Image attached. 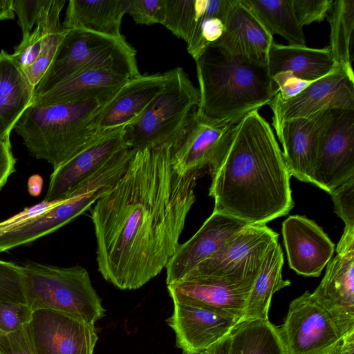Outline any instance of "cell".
<instances>
[{"label": "cell", "mask_w": 354, "mask_h": 354, "mask_svg": "<svg viewBox=\"0 0 354 354\" xmlns=\"http://www.w3.org/2000/svg\"><path fill=\"white\" fill-rule=\"evenodd\" d=\"M201 171L180 172L172 144L134 149L91 213L98 270L106 281L136 290L166 268L180 245Z\"/></svg>", "instance_id": "1"}, {"label": "cell", "mask_w": 354, "mask_h": 354, "mask_svg": "<svg viewBox=\"0 0 354 354\" xmlns=\"http://www.w3.org/2000/svg\"><path fill=\"white\" fill-rule=\"evenodd\" d=\"M209 169L213 212L247 224H266L294 207L283 153L258 110L234 124Z\"/></svg>", "instance_id": "2"}, {"label": "cell", "mask_w": 354, "mask_h": 354, "mask_svg": "<svg viewBox=\"0 0 354 354\" xmlns=\"http://www.w3.org/2000/svg\"><path fill=\"white\" fill-rule=\"evenodd\" d=\"M203 116L215 120H239L269 105L276 87L267 65L254 64L210 46L196 61Z\"/></svg>", "instance_id": "3"}, {"label": "cell", "mask_w": 354, "mask_h": 354, "mask_svg": "<svg viewBox=\"0 0 354 354\" xmlns=\"http://www.w3.org/2000/svg\"><path fill=\"white\" fill-rule=\"evenodd\" d=\"M113 97L51 105L31 104L14 127L30 154L55 169L106 131L95 124Z\"/></svg>", "instance_id": "4"}, {"label": "cell", "mask_w": 354, "mask_h": 354, "mask_svg": "<svg viewBox=\"0 0 354 354\" xmlns=\"http://www.w3.org/2000/svg\"><path fill=\"white\" fill-rule=\"evenodd\" d=\"M21 266L26 304L32 310H50L94 325L105 315L87 270L28 262Z\"/></svg>", "instance_id": "5"}, {"label": "cell", "mask_w": 354, "mask_h": 354, "mask_svg": "<svg viewBox=\"0 0 354 354\" xmlns=\"http://www.w3.org/2000/svg\"><path fill=\"white\" fill-rule=\"evenodd\" d=\"M67 30L53 61L35 88L34 99L86 71H110L130 79L140 75L136 51L124 36L116 38L83 30Z\"/></svg>", "instance_id": "6"}, {"label": "cell", "mask_w": 354, "mask_h": 354, "mask_svg": "<svg viewBox=\"0 0 354 354\" xmlns=\"http://www.w3.org/2000/svg\"><path fill=\"white\" fill-rule=\"evenodd\" d=\"M162 91L135 122L124 127L131 149L156 147L174 142L191 114L197 109L199 91L181 67L168 71Z\"/></svg>", "instance_id": "7"}, {"label": "cell", "mask_w": 354, "mask_h": 354, "mask_svg": "<svg viewBox=\"0 0 354 354\" xmlns=\"http://www.w3.org/2000/svg\"><path fill=\"white\" fill-rule=\"evenodd\" d=\"M125 170L124 164L111 159L66 198L42 214L0 233V252L27 244L56 231L84 213L104 196Z\"/></svg>", "instance_id": "8"}, {"label": "cell", "mask_w": 354, "mask_h": 354, "mask_svg": "<svg viewBox=\"0 0 354 354\" xmlns=\"http://www.w3.org/2000/svg\"><path fill=\"white\" fill-rule=\"evenodd\" d=\"M278 238V234L266 224H248L184 279L209 277L232 283L254 281Z\"/></svg>", "instance_id": "9"}, {"label": "cell", "mask_w": 354, "mask_h": 354, "mask_svg": "<svg viewBox=\"0 0 354 354\" xmlns=\"http://www.w3.org/2000/svg\"><path fill=\"white\" fill-rule=\"evenodd\" d=\"M277 328L286 354H333L343 339L330 314L308 291L290 303Z\"/></svg>", "instance_id": "10"}, {"label": "cell", "mask_w": 354, "mask_h": 354, "mask_svg": "<svg viewBox=\"0 0 354 354\" xmlns=\"http://www.w3.org/2000/svg\"><path fill=\"white\" fill-rule=\"evenodd\" d=\"M336 252L311 293L330 314L344 337L354 331V232L344 230Z\"/></svg>", "instance_id": "11"}, {"label": "cell", "mask_w": 354, "mask_h": 354, "mask_svg": "<svg viewBox=\"0 0 354 354\" xmlns=\"http://www.w3.org/2000/svg\"><path fill=\"white\" fill-rule=\"evenodd\" d=\"M322 138L310 183L330 194L354 177V110H332Z\"/></svg>", "instance_id": "12"}, {"label": "cell", "mask_w": 354, "mask_h": 354, "mask_svg": "<svg viewBox=\"0 0 354 354\" xmlns=\"http://www.w3.org/2000/svg\"><path fill=\"white\" fill-rule=\"evenodd\" d=\"M27 328L35 354H93L98 339L94 325L50 310L33 311Z\"/></svg>", "instance_id": "13"}, {"label": "cell", "mask_w": 354, "mask_h": 354, "mask_svg": "<svg viewBox=\"0 0 354 354\" xmlns=\"http://www.w3.org/2000/svg\"><path fill=\"white\" fill-rule=\"evenodd\" d=\"M167 322L183 354H200L227 337L242 321L225 311L194 304L173 302Z\"/></svg>", "instance_id": "14"}, {"label": "cell", "mask_w": 354, "mask_h": 354, "mask_svg": "<svg viewBox=\"0 0 354 354\" xmlns=\"http://www.w3.org/2000/svg\"><path fill=\"white\" fill-rule=\"evenodd\" d=\"M269 105L272 122L306 117L326 110H354V77L337 67L291 99L283 101L275 94Z\"/></svg>", "instance_id": "15"}, {"label": "cell", "mask_w": 354, "mask_h": 354, "mask_svg": "<svg viewBox=\"0 0 354 354\" xmlns=\"http://www.w3.org/2000/svg\"><path fill=\"white\" fill-rule=\"evenodd\" d=\"M332 117V110H326L306 117L272 122L290 176L310 183L320 142Z\"/></svg>", "instance_id": "16"}, {"label": "cell", "mask_w": 354, "mask_h": 354, "mask_svg": "<svg viewBox=\"0 0 354 354\" xmlns=\"http://www.w3.org/2000/svg\"><path fill=\"white\" fill-rule=\"evenodd\" d=\"M240 120H210L196 109L172 145L176 168L181 173L210 168L229 131Z\"/></svg>", "instance_id": "17"}, {"label": "cell", "mask_w": 354, "mask_h": 354, "mask_svg": "<svg viewBox=\"0 0 354 354\" xmlns=\"http://www.w3.org/2000/svg\"><path fill=\"white\" fill-rule=\"evenodd\" d=\"M124 127L105 132L97 140L53 169L45 201L53 202L71 195L116 154L129 148Z\"/></svg>", "instance_id": "18"}, {"label": "cell", "mask_w": 354, "mask_h": 354, "mask_svg": "<svg viewBox=\"0 0 354 354\" xmlns=\"http://www.w3.org/2000/svg\"><path fill=\"white\" fill-rule=\"evenodd\" d=\"M281 231L290 268L302 276L319 277L335 249L322 228L306 216L292 215L282 223Z\"/></svg>", "instance_id": "19"}, {"label": "cell", "mask_w": 354, "mask_h": 354, "mask_svg": "<svg viewBox=\"0 0 354 354\" xmlns=\"http://www.w3.org/2000/svg\"><path fill=\"white\" fill-rule=\"evenodd\" d=\"M245 222L213 212L201 228L180 244L167 266V285L183 279L198 264L216 253Z\"/></svg>", "instance_id": "20"}, {"label": "cell", "mask_w": 354, "mask_h": 354, "mask_svg": "<svg viewBox=\"0 0 354 354\" xmlns=\"http://www.w3.org/2000/svg\"><path fill=\"white\" fill-rule=\"evenodd\" d=\"M273 41V37L241 0H231L223 33L210 46L252 63L267 65L269 49Z\"/></svg>", "instance_id": "21"}, {"label": "cell", "mask_w": 354, "mask_h": 354, "mask_svg": "<svg viewBox=\"0 0 354 354\" xmlns=\"http://www.w3.org/2000/svg\"><path fill=\"white\" fill-rule=\"evenodd\" d=\"M168 77L167 71L129 79L98 114L95 127L106 131L137 121L165 88Z\"/></svg>", "instance_id": "22"}, {"label": "cell", "mask_w": 354, "mask_h": 354, "mask_svg": "<svg viewBox=\"0 0 354 354\" xmlns=\"http://www.w3.org/2000/svg\"><path fill=\"white\" fill-rule=\"evenodd\" d=\"M254 281L232 283L209 277L188 278L167 285V290L173 302L214 308L233 315L243 322Z\"/></svg>", "instance_id": "23"}, {"label": "cell", "mask_w": 354, "mask_h": 354, "mask_svg": "<svg viewBox=\"0 0 354 354\" xmlns=\"http://www.w3.org/2000/svg\"><path fill=\"white\" fill-rule=\"evenodd\" d=\"M35 86L12 55L0 52V140L10 141L11 131L33 102Z\"/></svg>", "instance_id": "24"}, {"label": "cell", "mask_w": 354, "mask_h": 354, "mask_svg": "<svg viewBox=\"0 0 354 354\" xmlns=\"http://www.w3.org/2000/svg\"><path fill=\"white\" fill-rule=\"evenodd\" d=\"M129 79L106 70L80 72L34 99L32 104L46 106L113 97Z\"/></svg>", "instance_id": "25"}, {"label": "cell", "mask_w": 354, "mask_h": 354, "mask_svg": "<svg viewBox=\"0 0 354 354\" xmlns=\"http://www.w3.org/2000/svg\"><path fill=\"white\" fill-rule=\"evenodd\" d=\"M267 67L270 77L283 72L297 77L315 81L333 72L335 66L328 47L313 48L306 46H291L272 43Z\"/></svg>", "instance_id": "26"}, {"label": "cell", "mask_w": 354, "mask_h": 354, "mask_svg": "<svg viewBox=\"0 0 354 354\" xmlns=\"http://www.w3.org/2000/svg\"><path fill=\"white\" fill-rule=\"evenodd\" d=\"M127 0H70L62 27L120 38Z\"/></svg>", "instance_id": "27"}, {"label": "cell", "mask_w": 354, "mask_h": 354, "mask_svg": "<svg viewBox=\"0 0 354 354\" xmlns=\"http://www.w3.org/2000/svg\"><path fill=\"white\" fill-rule=\"evenodd\" d=\"M283 254L279 242L267 253L260 271L250 290L243 321L268 319V311L273 295L289 286L290 281L282 277Z\"/></svg>", "instance_id": "28"}, {"label": "cell", "mask_w": 354, "mask_h": 354, "mask_svg": "<svg viewBox=\"0 0 354 354\" xmlns=\"http://www.w3.org/2000/svg\"><path fill=\"white\" fill-rule=\"evenodd\" d=\"M263 28L278 35L291 46H306L303 28L297 21L292 0H241Z\"/></svg>", "instance_id": "29"}, {"label": "cell", "mask_w": 354, "mask_h": 354, "mask_svg": "<svg viewBox=\"0 0 354 354\" xmlns=\"http://www.w3.org/2000/svg\"><path fill=\"white\" fill-rule=\"evenodd\" d=\"M230 354H286L277 326L268 319L241 322L230 335Z\"/></svg>", "instance_id": "30"}, {"label": "cell", "mask_w": 354, "mask_h": 354, "mask_svg": "<svg viewBox=\"0 0 354 354\" xmlns=\"http://www.w3.org/2000/svg\"><path fill=\"white\" fill-rule=\"evenodd\" d=\"M330 24L328 46L335 66L354 77L352 41L354 29V0H335L328 14Z\"/></svg>", "instance_id": "31"}, {"label": "cell", "mask_w": 354, "mask_h": 354, "mask_svg": "<svg viewBox=\"0 0 354 354\" xmlns=\"http://www.w3.org/2000/svg\"><path fill=\"white\" fill-rule=\"evenodd\" d=\"M231 0H197L196 19L187 50L196 61L223 35Z\"/></svg>", "instance_id": "32"}, {"label": "cell", "mask_w": 354, "mask_h": 354, "mask_svg": "<svg viewBox=\"0 0 354 354\" xmlns=\"http://www.w3.org/2000/svg\"><path fill=\"white\" fill-rule=\"evenodd\" d=\"M196 18V0H165L162 25L187 44L192 36Z\"/></svg>", "instance_id": "33"}, {"label": "cell", "mask_w": 354, "mask_h": 354, "mask_svg": "<svg viewBox=\"0 0 354 354\" xmlns=\"http://www.w3.org/2000/svg\"><path fill=\"white\" fill-rule=\"evenodd\" d=\"M67 30V29L63 28L60 31L46 35L44 38L41 49L37 59L24 70L29 81L35 88L53 61Z\"/></svg>", "instance_id": "34"}, {"label": "cell", "mask_w": 354, "mask_h": 354, "mask_svg": "<svg viewBox=\"0 0 354 354\" xmlns=\"http://www.w3.org/2000/svg\"><path fill=\"white\" fill-rule=\"evenodd\" d=\"M0 301L27 304L21 266L0 260Z\"/></svg>", "instance_id": "35"}, {"label": "cell", "mask_w": 354, "mask_h": 354, "mask_svg": "<svg viewBox=\"0 0 354 354\" xmlns=\"http://www.w3.org/2000/svg\"><path fill=\"white\" fill-rule=\"evenodd\" d=\"M127 13L138 24L162 25L165 0H127Z\"/></svg>", "instance_id": "36"}, {"label": "cell", "mask_w": 354, "mask_h": 354, "mask_svg": "<svg viewBox=\"0 0 354 354\" xmlns=\"http://www.w3.org/2000/svg\"><path fill=\"white\" fill-rule=\"evenodd\" d=\"M33 311L26 304L0 301V331L8 334L28 324Z\"/></svg>", "instance_id": "37"}, {"label": "cell", "mask_w": 354, "mask_h": 354, "mask_svg": "<svg viewBox=\"0 0 354 354\" xmlns=\"http://www.w3.org/2000/svg\"><path fill=\"white\" fill-rule=\"evenodd\" d=\"M335 211L345 224L344 229L354 231V177L331 194Z\"/></svg>", "instance_id": "38"}, {"label": "cell", "mask_w": 354, "mask_h": 354, "mask_svg": "<svg viewBox=\"0 0 354 354\" xmlns=\"http://www.w3.org/2000/svg\"><path fill=\"white\" fill-rule=\"evenodd\" d=\"M334 0H292L295 17L304 27L322 21L328 14Z\"/></svg>", "instance_id": "39"}, {"label": "cell", "mask_w": 354, "mask_h": 354, "mask_svg": "<svg viewBox=\"0 0 354 354\" xmlns=\"http://www.w3.org/2000/svg\"><path fill=\"white\" fill-rule=\"evenodd\" d=\"M45 37L35 28L26 39L21 40L20 44L15 48L12 56L24 70L32 64L37 59Z\"/></svg>", "instance_id": "40"}, {"label": "cell", "mask_w": 354, "mask_h": 354, "mask_svg": "<svg viewBox=\"0 0 354 354\" xmlns=\"http://www.w3.org/2000/svg\"><path fill=\"white\" fill-rule=\"evenodd\" d=\"M44 0H12V10L18 17L21 28L22 40L26 39L36 23Z\"/></svg>", "instance_id": "41"}, {"label": "cell", "mask_w": 354, "mask_h": 354, "mask_svg": "<svg viewBox=\"0 0 354 354\" xmlns=\"http://www.w3.org/2000/svg\"><path fill=\"white\" fill-rule=\"evenodd\" d=\"M271 78L277 91L276 95L283 101L297 96L314 82L297 77L288 71L278 73Z\"/></svg>", "instance_id": "42"}, {"label": "cell", "mask_w": 354, "mask_h": 354, "mask_svg": "<svg viewBox=\"0 0 354 354\" xmlns=\"http://www.w3.org/2000/svg\"><path fill=\"white\" fill-rule=\"evenodd\" d=\"M56 201L48 202L45 200L30 207L25 208L22 212L0 223V233L13 229L30 220L53 206Z\"/></svg>", "instance_id": "43"}, {"label": "cell", "mask_w": 354, "mask_h": 354, "mask_svg": "<svg viewBox=\"0 0 354 354\" xmlns=\"http://www.w3.org/2000/svg\"><path fill=\"white\" fill-rule=\"evenodd\" d=\"M6 354H35L28 332L27 324L6 334Z\"/></svg>", "instance_id": "44"}, {"label": "cell", "mask_w": 354, "mask_h": 354, "mask_svg": "<svg viewBox=\"0 0 354 354\" xmlns=\"http://www.w3.org/2000/svg\"><path fill=\"white\" fill-rule=\"evenodd\" d=\"M16 160L12 154L10 141L0 140V189L15 171Z\"/></svg>", "instance_id": "45"}, {"label": "cell", "mask_w": 354, "mask_h": 354, "mask_svg": "<svg viewBox=\"0 0 354 354\" xmlns=\"http://www.w3.org/2000/svg\"><path fill=\"white\" fill-rule=\"evenodd\" d=\"M333 354H354V331L343 337Z\"/></svg>", "instance_id": "46"}, {"label": "cell", "mask_w": 354, "mask_h": 354, "mask_svg": "<svg viewBox=\"0 0 354 354\" xmlns=\"http://www.w3.org/2000/svg\"><path fill=\"white\" fill-rule=\"evenodd\" d=\"M43 179L38 174L31 176L28 180V191L32 196H37L41 192Z\"/></svg>", "instance_id": "47"}, {"label": "cell", "mask_w": 354, "mask_h": 354, "mask_svg": "<svg viewBox=\"0 0 354 354\" xmlns=\"http://www.w3.org/2000/svg\"><path fill=\"white\" fill-rule=\"evenodd\" d=\"M206 352L208 354H230V335L213 345Z\"/></svg>", "instance_id": "48"}, {"label": "cell", "mask_w": 354, "mask_h": 354, "mask_svg": "<svg viewBox=\"0 0 354 354\" xmlns=\"http://www.w3.org/2000/svg\"><path fill=\"white\" fill-rule=\"evenodd\" d=\"M12 0H0V21L14 19Z\"/></svg>", "instance_id": "49"}, {"label": "cell", "mask_w": 354, "mask_h": 354, "mask_svg": "<svg viewBox=\"0 0 354 354\" xmlns=\"http://www.w3.org/2000/svg\"><path fill=\"white\" fill-rule=\"evenodd\" d=\"M5 335H6L5 333H3L0 331V354H4L3 346H4Z\"/></svg>", "instance_id": "50"}, {"label": "cell", "mask_w": 354, "mask_h": 354, "mask_svg": "<svg viewBox=\"0 0 354 354\" xmlns=\"http://www.w3.org/2000/svg\"><path fill=\"white\" fill-rule=\"evenodd\" d=\"M200 354H208V353L205 351V352H204V353H200Z\"/></svg>", "instance_id": "51"}]
</instances>
